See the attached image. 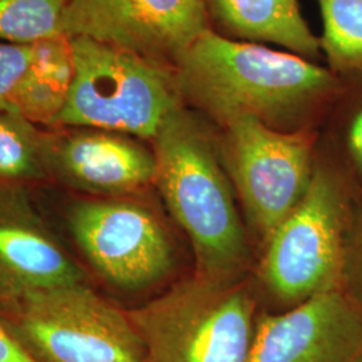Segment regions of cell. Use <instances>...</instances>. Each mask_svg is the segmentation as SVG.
<instances>
[{"label":"cell","instance_id":"1","mask_svg":"<svg viewBox=\"0 0 362 362\" xmlns=\"http://www.w3.org/2000/svg\"><path fill=\"white\" fill-rule=\"evenodd\" d=\"M184 105L191 104L220 125L250 116L290 130L339 88L330 69L296 54L227 38L209 28L175 67Z\"/></svg>","mask_w":362,"mask_h":362},{"label":"cell","instance_id":"2","mask_svg":"<svg viewBox=\"0 0 362 362\" xmlns=\"http://www.w3.org/2000/svg\"><path fill=\"white\" fill-rule=\"evenodd\" d=\"M151 143L156 158L153 185L192 245L197 274L238 279L250 250L211 133L181 105Z\"/></svg>","mask_w":362,"mask_h":362},{"label":"cell","instance_id":"3","mask_svg":"<svg viewBox=\"0 0 362 362\" xmlns=\"http://www.w3.org/2000/svg\"><path fill=\"white\" fill-rule=\"evenodd\" d=\"M70 39L73 81L52 128H94L152 141L184 105L175 69L94 39Z\"/></svg>","mask_w":362,"mask_h":362},{"label":"cell","instance_id":"4","mask_svg":"<svg viewBox=\"0 0 362 362\" xmlns=\"http://www.w3.org/2000/svg\"><path fill=\"white\" fill-rule=\"evenodd\" d=\"M128 314L151 362H248L258 320L246 286L197 272Z\"/></svg>","mask_w":362,"mask_h":362},{"label":"cell","instance_id":"5","mask_svg":"<svg viewBox=\"0 0 362 362\" xmlns=\"http://www.w3.org/2000/svg\"><path fill=\"white\" fill-rule=\"evenodd\" d=\"M0 325L37 362H151L128 311L86 281L27 293L0 308Z\"/></svg>","mask_w":362,"mask_h":362},{"label":"cell","instance_id":"6","mask_svg":"<svg viewBox=\"0 0 362 362\" xmlns=\"http://www.w3.org/2000/svg\"><path fill=\"white\" fill-rule=\"evenodd\" d=\"M345 197L336 175L314 167L309 187L267 240L260 266L279 299L299 302L341 288L345 267Z\"/></svg>","mask_w":362,"mask_h":362},{"label":"cell","instance_id":"7","mask_svg":"<svg viewBox=\"0 0 362 362\" xmlns=\"http://www.w3.org/2000/svg\"><path fill=\"white\" fill-rule=\"evenodd\" d=\"M66 223L79 252L106 284L140 291L172 272L168 233L155 212L124 197H79L66 209Z\"/></svg>","mask_w":362,"mask_h":362},{"label":"cell","instance_id":"8","mask_svg":"<svg viewBox=\"0 0 362 362\" xmlns=\"http://www.w3.org/2000/svg\"><path fill=\"white\" fill-rule=\"evenodd\" d=\"M223 149L250 218L269 240L306 192L313 140L306 130H279L250 116L226 124Z\"/></svg>","mask_w":362,"mask_h":362},{"label":"cell","instance_id":"9","mask_svg":"<svg viewBox=\"0 0 362 362\" xmlns=\"http://www.w3.org/2000/svg\"><path fill=\"white\" fill-rule=\"evenodd\" d=\"M209 23L207 0H70L61 34L94 39L175 69Z\"/></svg>","mask_w":362,"mask_h":362},{"label":"cell","instance_id":"10","mask_svg":"<svg viewBox=\"0 0 362 362\" xmlns=\"http://www.w3.org/2000/svg\"><path fill=\"white\" fill-rule=\"evenodd\" d=\"M248 362H362V305L334 288L257 320Z\"/></svg>","mask_w":362,"mask_h":362},{"label":"cell","instance_id":"11","mask_svg":"<svg viewBox=\"0 0 362 362\" xmlns=\"http://www.w3.org/2000/svg\"><path fill=\"white\" fill-rule=\"evenodd\" d=\"M49 180L90 197H124L155 184L156 158L140 139L94 128H46Z\"/></svg>","mask_w":362,"mask_h":362},{"label":"cell","instance_id":"12","mask_svg":"<svg viewBox=\"0 0 362 362\" xmlns=\"http://www.w3.org/2000/svg\"><path fill=\"white\" fill-rule=\"evenodd\" d=\"M85 281L28 196V188L0 182V308L27 293Z\"/></svg>","mask_w":362,"mask_h":362},{"label":"cell","instance_id":"13","mask_svg":"<svg viewBox=\"0 0 362 362\" xmlns=\"http://www.w3.org/2000/svg\"><path fill=\"white\" fill-rule=\"evenodd\" d=\"M207 7L227 38L272 43L309 61L320 57V39L311 33L298 0H207Z\"/></svg>","mask_w":362,"mask_h":362},{"label":"cell","instance_id":"14","mask_svg":"<svg viewBox=\"0 0 362 362\" xmlns=\"http://www.w3.org/2000/svg\"><path fill=\"white\" fill-rule=\"evenodd\" d=\"M73 52L65 35L33 45V57L19 81L11 112L38 127L52 128L73 81Z\"/></svg>","mask_w":362,"mask_h":362},{"label":"cell","instance_id":"15","mask_svg":"<svg viewBox=\"0 0 362 362\" xmlns=\"http://www.w3.org/2000/svg\"><path fill=\"white\" fill-rule=\"evenodd\" d=\"M46 129L13 112L0 110V182L27 187L49 180Z\"/></svg>","mask_w":362,"mask_h":362},{"label":"cell","instance_id":"16","mask_svg":"<svg viewBox=\"0 0 362 362\" xmlns=\"http://www.w3.org/2000/svg\"><path fill=\"white\" fill-rule=\"evenodd\" d=\"M322 15L320 39L334 74L362 73V0H315Z\"/></svg>","mask_w":362,"mask_h":362},{"label":"cell","instance_id":"17","mask_svg":"<svg viewBox=\"0 0 362 362\" xmlns=\"http://www.w3.org/2000/svg\"><path fill=\"white\" fill-rule=\"evenodd\" d=\"M70 0H0V42L35 45L61 34Z\"/></svg>","mask_w":362,"mask_h":362},{"label":"cell","instance_id":"18","mask_svg":"<svg viewBox=\"0 0 362 362\" xmlns=\"http://www.w3.org/2000/svg\"><path fill=\"white\" fill-rule=\"evenodd\" d=\"M33 57V45L0 42V110L11 112L13 93Z\"/></svg>","mask_w":362,"mask_h":362},{"label":"cell","instance_id":"19","mask_svg":"<svg viewBox=\"0 0 362 362\" xmlns=\"http://www.w3.org/2000/svg\"><path fill=\"white\" fill-rule=\"evenodd\" d=\"M0 362H37L0 325Z\"/></svg>","mask_w":362,"mask_h":362},{"label":"cell","instance_id":"20","mask_svg":"<svg viewBox=\"0 0 362 362\" xmlns=\"http://www.w3.org/2000/svg\"><path fill=\"white\" fill-rule=\"evenodd\" d=\"M348 145L353 160L362 170V106L350 122Z\"/></svg>","mask_w":362,"mask_h":362}]
</instances>
